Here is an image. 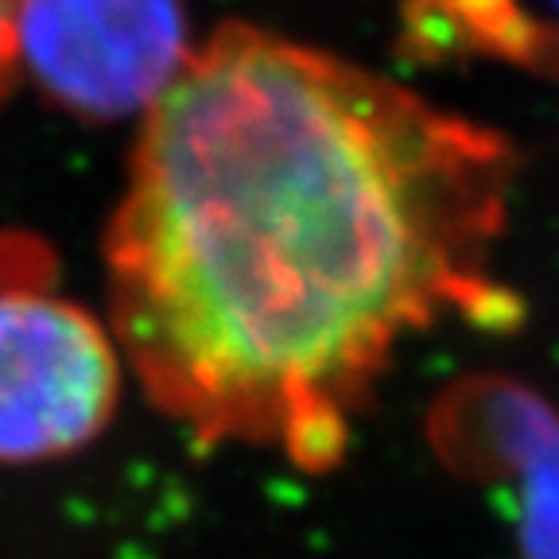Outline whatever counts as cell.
<instances>
[{
  "label": "cell",
  "instance_id": "cell-1",
  "mask_svg": "<svg viewBox=\"0 0 559 559\" xmlns=\"http://www.w3.org/2000/svg\"><path fill=\"white\" fill-rule=\"evenodd\" d=\"M516 152L384 74L229 24L144 117L105 234L109 331L199 443L342 463L408 334L513 326Z\"/></svg>",
  "mask_w": 559,
  "mask_h": 559
},
{
  "label": "cell",
  "instance_id": "cell-2",
  "mask_svg": "<svg viewBox=\"0 0 559 559\" xmlns=\"http://www.w3.org/2000/svg\"><path fill=\"white\" fill-rule=\"evenodd\" d=\"M121 396L114 334L35 276L32 249L0 245V463L86 447Z\"/></svg>",
  "mask_w": 559,
  "mask_h": 559
},
{
  "label": "cell",
  "instance_id": "cell-3",
  "mask_svg": "<svg viewBox=\"0 0 559 559\" xmlns=\"http://www.w3.org/2000/svg\"><path fill=\"white\" fill-rule=\"evenodd\" d=\"M16 59L86 121L148 114L191 62L183 0H16Z\"/></svg>",
  "mask_w": 559,
  "mask_h": 559
},
{
  "label": "cell",
  "instance_id": "cell-4",
  "mask_svg": "<svg viewBox=\"0 0 559 559\" xmlns=\"http://www.w3.org/2000/svg\"><path fill=\"white\" fill-rule=\"evenodd\" d=\"M428 443L459 478L513 486L521 559H559V412L536 389L506 373L447 384Z\"/></svg>",
  "mask_w": 559,
  "mask_h": 559
},
{
  "label": "cell",
  "instance_id": "cell-5",
  "mask_svg": "<svg viewBox=\"0 0 559 559\" xmlns=\"http://www.w3.org/2000/svg\"><path fill=\"white\" fill-rule=\"evenodd\" d=\"M404 47L419 59H489L559 74V24L528 0H404Z\"/></svg>",
  "mask_w": 559,
  "mask_h": 559
},
{
  "label": "cell",
  "instance_id": "cell-6",
  "mask_svg": "<svg viewBox=\"0 0 559 559\" xmlns=\"http://www.w3.org/2000/svg\"><path fill=\"white\" fill-rule=\"evenodd\" d=\"M16 0H0V97L9 94L12 82H16V70H20V59H16Z\"/></svg>",
  "mask_w": 559,
  "mask_h": 559
},
{
  "label": "cell",
  "instance_id": "cell-7",
  "mask_svg": "<svg viewBox=\"0 0 559 559\" xmlns=\"http://www.w3.org/2000/svg\"><path fill=\"white\" fill-rule=\"evenodd\" d=\"M551 4H556V9H559V0H551Z\"/></svg>",
  "mask_w": 559,
  "mask_h": 559
}]
</instances>
